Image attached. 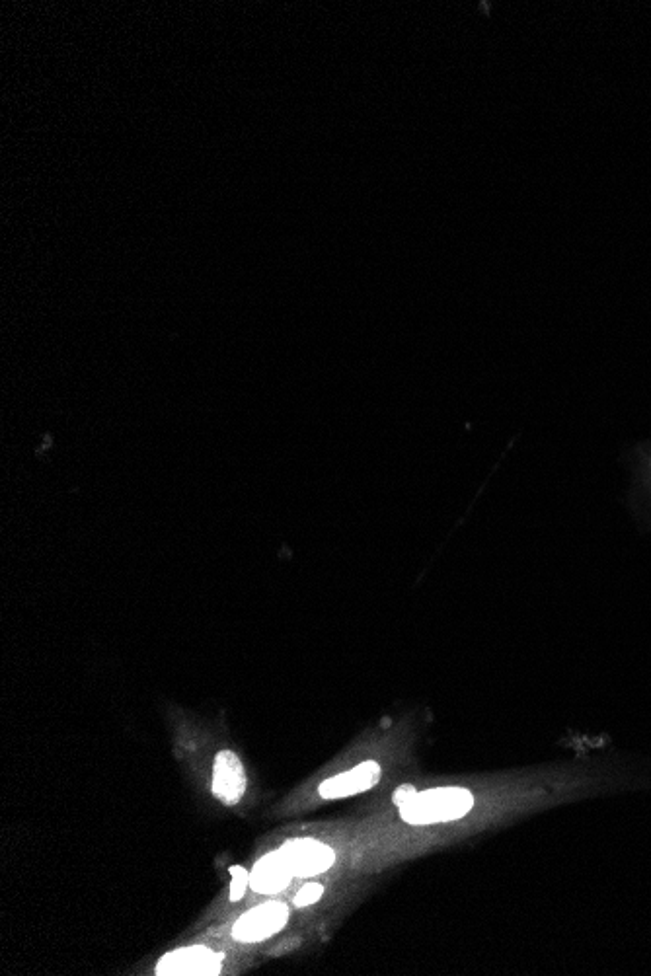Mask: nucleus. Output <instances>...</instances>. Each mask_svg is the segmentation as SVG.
I'll list each match as a JSON object with an SVG mask.
<instances>
[{"instance_id": "obj_6", "label": "nucleus", "mask_w": 651, "mask_h": 976, "mask_svg": "<svg viewBox=\"0 0 651 976\" xmlns=\"http://www.w3.org/2000/svg\"><path fill=\"white\" fill-rule=\"evenodd\" d=\"M381 780V766L377 762H363L353 770L338 774L320 784L318 793L324 799H340L375 788Z\"/></svg>"}, {"instance_id": "obj_5", "label": "nucleus", "mask_w": 651, "mask_h": 976, "mask_svg": "<svg viewBox=\"0 0 651 976\" xmlns=\"http://www.w3.org/2000/svg\"><path fill=\"white\" fill-rule=\"evenodd\" d=\"M248 788V778L246 770L240 762V758L232 751H221L215 758L213 764V793L215 797L232 807L236 805Z\"/></svg>"}, {"instance_id": "obj_3", "label": "nucleus", "mask_w": 651, "mask_h": 976, "mask_svg": "<svg viewBox=\"0 0 651 976\" xmlns=\"http://www.w3.org/2000/svg\"><path fill=\"white\" fill-rule=\"evenodd\" d=\"M289 920V908L283 902H266L246 912L232 928V938L242 943H258L281 932Z\"/></svg>"}, {"instance_id": "obj_7", "label": "nucleus", "mask_w": 651, "mask_h": 976, "mask_svg": "<svg viewBox=\"0 0 651 976\" xmlns=\"http://www.w3.org/2000/svg\"><path fill=\"white\" fill-rule=\"evenodd\" d=\"M291 877L293 873L281 860L279 852H271L254 865L250 873V887L262 895H277L289 885Z\"/></svg>"}, {"instance_id": "obj_10", "label": "nucleus", "mask_w": 651, "mask_h": 976, "mask_svg": "<svg viewBox=\"0 0 651 976\" xmlns=\"http://www.w3.org/2000/svg\"><path fill=\"white\" fill-rule=\"evenodd\" d=\"M416 793H418V791H416V788H414V786H410V784H406V786H400V788L394 791V795H392V801H394V805H398V807H402V805H404V803H408V801H410V799H412V797H414Z\"/></svg>"}, {"instance_id": "obj_1", "label": "nucleus", "mask_w": 651, "mask_h": 976, "mask_svg": "<svg viewBox=\"0 0 651 976\" xmlns=\"http://www.w3.org/2000/svg\"><path fill=\"white\" fill-rule=\"evenodd\" d=\"M472 805L474 797L468 789H427L400 807V817L410 825H437L462 819Z\"/></svg>"}, {"instance_id": "obj_9", "label": "nucleus", "mask_w": 651, "mask_h": 976, "mask_svg": "<svg viewBox=\"0 0 651 976\" xmlns=\"http://www.w3.org/2000/svg\"><path fill=\"white\" fill-rule=\"evenodd\" d=\"M322 895H324V887H322V885H318V883H308V885H305V887H303V889L297 893V897H295V906H299V908H303V906H310V904L320 901V897H322Z\"/></svg>"}, {"instance_id": "obj_4", "label": "nucleus", "mask_w": 651, "mask_h": 976, "mask_svg": "<svg viewBox=\"0 0 651 976\" xmlns=\"http://www.w3.org/2000/svg\"><path fill=\"white\" fill-rule=\"evenodd\" d=\"M221 963V953H215L203 945H192L166 953L156 965V975H217L221 971Z\"/></svg>"}, {"instance_id": "obj_2", "label": "nucleus", "mask_w": 651, "mask_h": 976, "mask_svg": "<svg viewBox=\"0 0 651 976\" xmlns=\"http://www.w3.org/2000/svg\"><path fill=\"white\" fill-rule=\"evenodd\" d=\"M277 852L295 877L320 875V873L328 871L336 862L334 850L330 846L318 842V840H312V838H299V840L285 842Z\"/></svg>"}, {"instance_id": "obj_8", "label": "nucleus", "mask_w": 651, "mask_h": 976, "mask_svg": "<svg viewBox=\"0 0 651 976\" xmlns=\"http://www.w3.org/2000/svg\"><path fill=\"white\" fill-rule=\"evenodd\" d=\"M230 875H232L230 901H240L244 897V893H246V887L250 885V873L244 867H240V865H232L230 867Z\"/></svg>"}]
</instances>
